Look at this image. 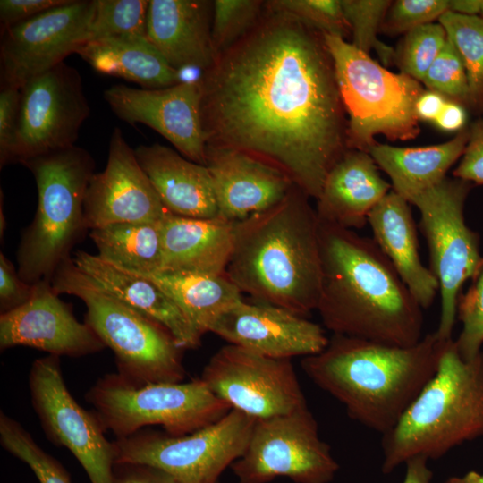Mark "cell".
Segmentation results:
<instances>
[{
    "label": "cell",
    "mask_w": 483,
    "mask_h": 483,
    "mask_svg": "<svg viewBox=\"0 0 483 483\" xmlns=\"http://www.w3.org/2000/svg\"><path fill=\"white\" fill-rule=\"evenodd\" d=\"M199 80L207 144L280 168L317 199L329 170L349 149L346 113L324 35L266 8Z\"/></svg>",
    "instance_id": "6da1fadb"
},
{
    "label": "cell",
    "mask_w": 483,
    "mask_h": 483,
    "mask_svg": "<svg viewBox=\"0 0 483 483\" xmlns=\"http://www.w3.org/2000/svg\"><path fill=\"white\" fill-rule=\"evenodd\" d=\"M321 292L317 309L341 335L408 347L422 336V308L374 239L320 223Z\"/></svg>",
    "instance_id": "7a4b0ae2"
},
{
    "label": "cell",
    "mask_w": 483,
    "mask_h": 483,
    "mask_svg": "<svg viewBox=\"0 0 483 483\" xmlns=\"http://www.w3.org/2000/svg\"><path fill=\"white\" fill-rule=\"evenodd\" d=\"M309 196L294 185L271 208L233 223L225 275L258 302L305 317L322 284L320 223Z\"/></svg>",
    "instance_id": "3957f363"
},
{
    "label": "cell",
    "mask_w": 483,
    "mask_h": 483,
    "mask_svg": "<svg viewBox=\"0 0 483 483\" xmlns=\"http://www.w3.org/2000/svg\"><path fill=\"white\" fill-rule=\"evenodd\" d=\"M445 342L435 332L408 347L333 335L301 368L350 418L384 435L435 376Z\"/></svg>",
    "instance_id": "277c9868"
},
{
    "label": "cell",
    "mask_w": 483,
    "mask_h": 483,
    "mask_svg": "<svg viewBox=\"0 0 483 483\" xmlns=\"http://www.w3.org/2000/svg\"><path fill=\"white\" fill-rule=\"evenodd\" d=\"M483 436V352L465 360L446 340L435 376L382 435V472L409 459H438L453 447Z\"/></svg>",
    "instance_id": "5b68a950"
},
{
    "label": "cell",
    "mask_w": 483,
    "mask_h": 483,
    "mask_svg": "<svg viewBox=\"0 0 483 483\" xmlns=\"http://www.w3.org/2000/svg\"><path fill=\"white\" fill-rule=\"evenodd\" d=\"M22 165L35 178L38 206L18 245L17 271L23 281L35 284L51 281L87 231L83 201L95 162L85 148L74 145Z\"/></svg>",
    "instance_id": "8992f818"
},
{
    "label": "cell",
    "mask_w": 483,
    "mask_h": 483,
    "mask_svg": "<svg viewBox=\"0 0 483 483\" xmlns=\"http://www.w3.org/2000/svg\"><path fill=\"white\" fill-rule=\"evenodd\" d=\"M51 285L74 295L87 309V323L114 354L117 372L135 385L183 382L184 349L161 324L134 309L81 272L72 258L55 270Z\"/></svg>",
    "instance_id": "52a82bcc"
},
{
    "label": "cell",
    "mask_w": 483,
    "mask_h": 483,
    "mask_svg": "<svg viewBox=\"0 0 483 483\" xmlns=\"http://www.w3.org/2000/svg\"><path fill=\"white\" fill-rule=\"evenodd\" d=\"M323 35L348 115V148L368 152L380 134L392 141L416 138L420 127L415 104L424 91L420 81L388 71L339 36Z\"/></svg>",
    "instance_id": "ba28073f"
},
{
    "label": "cell",
    "mask_w": 483,
    "mask_h": 483,
    "mask_svg": "<svg viewBox=\"0 0 483 483\" xmlns=\"http://www.w3.org/2000/svg\"><path fill=\"white\" fill-rule=\"evenodd\" d=\"M104 428L124 438L149 426L183 436L223 418L232 408L200 379L189 382L132 384L118 373L106 374L87 392Z\"/></svg>",
    "instance_id": "9c48e42d"
},
{
    "label": "cell",
    "mask_w": 483,
    "mask_h": 483,
    "mask_svg": "<svg viewBox=\"0 0 483 483\" xmlns=\"http://www.w3.org/2000/svg\"><path fill=\"white\" fill-rule=\"evenodd\" d=\"M255 421L232 409L219 420L183 436L144 428L113 441L116 464L148 465L177 483H217L244 453Z\"/></svg>",
    "instance_id": "30bf717a"
},
{
    "label": "cell",
    "mask_w": 483,
    "mask_h": 483,
    "mask_svg": "<svg viewBox=\"0 0 483 483\" xmlns=\"http://www.w3.org/2000/svg\"><path fill=\"white\" fill-rule=\"evenodd\" d=\"M473 184L446 177L417 195L411 204L420 214L419 228L428 243L430 267L439 284L440 320L435 332L452 338L462 287L476 275L483 257L479 235L465 223L464 206Z\"/></svg>",
    "instance_id": "8fae6325"
},
{
    "label": "cell",
    "mask_w": 483,
    "mask_h": 483,
    "mask_svg": "<svg viewBox=\"0 0 483 483\" xmlns=\"http://www.w3.org/2000/svg\"><path fill=\"white\" fill-rule=\"evenodd\" d=\"M231 468L239 483H268L278 477L295 483H329L339 464L306 406L257 419L244 453Z\"/></svg>",
    "instance_id": "7c38bea8"
},
{
    "label": "cell",
    "mask_w": 483,
    "mask_h": 483,
    "mask_svg": "<svg viewBox=\"0 0 483 483\" xmlns=\"http://www.w3.org/2000/svg\"><path fill=\"white\" fill-rule=\"evenodd\" d=\"M31 403L46 437L67 448L90 483H114L116 454L94 411L82 408L63 377L60 357L48 354L33 361L29 374Z\"/></svg>",
    "instance_id": "4fadbf2b"
},
{
    "label": "cell",
    "mask_w": 483,
    "mask_h": 483,
    "mask_svg": "<svg viewBox=\"0 0 483 483\" xmlns=\"http://www.w3.org/2000/svg\"><path fill=\"white\" fill-rule=\"evenodd\" d=\"M200 379L232 409L256 420L308 406L291 360L270 358L238 345L221 347Z\"/></svg>",
    "instance_id": "5bb4252c"
},
{
    "label": "cell",
    "mask_w": 483,
    "mask_h": 483,
    "mask_svg": "<svg viewBox=\"0 0 483 483\" xmlns=\"http://www.w3.org/2000/svg\"><path fill=\"white\" fill-rule=\"evenodd\" d=\"M90 114L78 70L64 62L21 89L13 163L75 145Z\"/></svg>",
    "instance_id": "9a60e30c"
},
{
    "label": "cell",
    "mask_w": 483,
    "mask_h": 483,
    "mask_svg": "<svg viewBox=\"0 0 483 483\" xmlns=\"http://www.w3.org/2000/svg\"><path fill=\"white\" fill-rule=\"evenodd\" d=\"M95 3L69 0L1 31V88L21 89L75 54L88 39Z\"/></svg>",
    "instance_id": "2e32d148"
},
{
    "label": "cell",
    "mask_w": 483,
    "mask_h": 483,
    "mask_svg": "<svg viewBox=\"0 0 483 483\" xmlns=\"http://www.w3.org/2000/svg\"><path fill=\"white\" fill-rule=\"evenodd\" d=\"M103 97L119 119L132 126L148 125L187 159L206 165L207 136L201 120L199 79L161 89L118 84L106 89Z\"/></svg>",
    "instance_id": "e0dca14e"
},
{
    "label": "cell",
    "mask_w": 483,
    "mask_h": 483,
    "mask_svg": "<svg viewBox=\"0 0 483 483\" xmlns=\"http://www.w3.org/2000/svg\"><path fill=\"white\" fill-rule=\"evenodd\" d=\"M168 212L134 149L118 127L112 131L105 169L94 173L86 189L83 213L87 230L117 223L160 221Z\"/></svg>",
    "instance_id": "ac0fdd59"
},
{
    "label": "cell",
    "mask_w": 483,
    "mask_h": 483,
    "mask_svg": "<svg viewBox=\"0 0 483 483\" xmlns=\"http://www.w3.org/2000/svg\"><path fill=\"white\" fill-rule=\"evenodd\" d=\"M27 346L50 355L83 357L106 345L85 322L73 315L71 304L59 298L51 283L35 284L32 298L21 307L0 315V349Z\"/></svg>",
    "instance_id": "d6986e66"
},
{
    "label": "cell",
    "mask_w": 483,
    "mask_h": 483,
    "mask_svg": "<svg viewBox=\"0 0 483 483\" xmlns=\"http://www.w3.org/2000/svg\"><path fill=\"white\" fill-rule=\"evenodd\" d=\"M259 354L289 359L322 352L329 339L318 324L285 309L244 300L224 311L210 331Z\"/></svg>",
    "instance_id": "ffe728a7"
},
{
    "label": "cell",
    "mask_w": 483,
    "mask_h": 483,
    "mask_svg": "<svg viewBox=\"0 0 483 483\" xmlns=\"http://www.w3.org/2000/svg\"><path fill=\"white\" fill-rule=\"evenodd\" d=\"M218 215L234 223L281 201L295 185L280 168L244 151L207 144Z\"/></svg>",
    "instance_id": "44dd1931"
},
{
    "label": "cell",
    "mask_w": 483,
    "mask_h": 483,
    "mask_svg": "<svg viewBox=\"0 0 483 483\" xmlns=\"http://www.w3.org/2000/svg\"><path fill=\"white\" fill-rule=\"evenodd\" d=\"M212 17L211 1L149 0L147 38L173 68L204 72L216 60Z\"/></svg>",
    "instance_id": "7402d4cb"
},
{
    "label": "cell",
    "mask_w": 483,
    "mask_h": 483,
    "mask_svg": "<svg viewBox=\"0 0 483 483\" xmlns=\"http://www.w3.org/2000/svg\"><path fill=\"white\" fill-rule=\"evenodd\" d=\"M391 187L368 152L348 149L329 170L316 199L319 223L362 228Z\"/></svg>",
    "instance_id": "603a6c76"
},
{
    "label": "cell",
    "mask_w": 483,
    "mask_h": 483,
    "mask_svg": "<svg viewBox=\"0 0 483 483\" xmlns=\"http://www.w3.org/2000/svg\"><path fill=\"white\" fill-rule=\"evenodd\" d=\"M134 151L169 213L191 218L217 217L213 182L206 165L158 143L140 145Z\"/></svg>",
    "instance_id": "cb8c5ba5"
},
{
    "label": "cell",
    "mask_w": 483,
    "mask_h": 483,
    "mask_svg": "<svg viewBox=\"0 0 483 483\" xmlns=\"http://www.w3.org/2000/svg\"><path fill=\"white\" fill-rule=\"evenodd\" d=\"M411 204L391 190L369 212L374 241L422 309L431 306L439 284L419 254Z\"/></svg>",
    "instance_id": "d4e9b609"
},
{
    "label": "cell",
    "mask_w": 483,
    "mask_h": 483,
    "mask_svg": "<svg viewBox=\"0 0 483 483\" xmlns=\"http://www.w3.org/2000/svg\"><path fill=\"white\" fill-rule=\"evenodd\" d=\"M75 266L121 301L165 326L185 349H195L202 335L176 303L152 280L123 270L97 254L77 250Z\"/></svg>",
    "instance_id": "484cf974"
},
{
    "label": "cell",
    "mask_w": 483,
    "mask_h": 483,
    "mask_svg": "<svg viewBox=\"0 0 483 483\" xmlns=\"http://www.w3.org/2000/svg\"><path fill=\"white\" fill-rule=\"evenodd\" d=\"M162 229V271L225 275L233 248V223L166 212Z\"/></svg>",
    "instance_id": "4316f807"
},
{
    "label": "cell",
    "mask_w": 483,
    "mask_h": 483,
    "mask_svg": "<svg viewBox=\"0 0 483 483\" xmlns=\"http://www.w3.org/2000/svg\"><path fill=\"white\" fill-rule=\"evenodd\" d=\"M469 140V127L444 143L401 148L376 142L368 153L390 178L392 190L410 204L419 193L444 181L462 157Z\"/></svg>",
    "instance_id": "83f0119b"
},
{
    "label": "cell",
    "mask_w": 483,
    "mask_h": 483,
    "mask_svg": "<svg viewBox=\"0 0 483 483\" xmlns=\"http://www.w3.org/2000/svg\"><path fill=\"white\" fill-rule=\"evenodd\" d=\"M96 72L137 83L142 89H161L180 83L173 68L145 37H114L91 40L75 52Z\"/></svg>",
    "instance_id": "f1b7e54d"
},
{
    "label": "cell",
    "mask_w": 483,
    "mask_h": 483,
    "mask_svg": "<svg viewBox=\"0 0 483 483\" xmlns=\"http://www.w3.org/2000/svg\"><path fill=\"white\" fill-rule=\"evenodd\" d=\"M146 277L176 303L202 335L224 311L243 300L226 275L159 271Z\"/></svg>",
    "instance_id": "f546056e"
},
{
    "label": "cell",
    "mask_w": 483,
    "mask_h": 483,
    "mask_svg": "<svg viewBox=\"0 0 483 483\" xmlns=\"http://www.w3.org/2000/svg\"><path fill=\"white\" fill-rule=\"evenodd\" d=\"M89 237L97 255L123 270L143 276L163 270L162 220L113 224L90 230Z\"/></svg>",
    "instance_id": "4dcf8cb0"
},
{
    "label": "cell",
    "mask_w": 483,
    "mask_h": 483,
    "mask_svg": "<svg viewBox=\"0 0 483 483\" xmlns=\"http://www.w3.org/2000/svg\"><path fill=\"white\" fill-rule=\"evenodd\" d=\"M438 22L463 63L470 91L469 108L483 115V18L448 11Z\"/></svg>",
    "instance_id": "1f68e13d"
},
{
    "label": "cell",
    "mask_w": 483,
    "mask_h": 483,
    "mask_svg": "<svg viewBox=\"0 0 483 483\" xmlns=\"http://www.w3.org/2000/svg\"><path fill=\"white\" fill-rule=\"evenodd\" d=\"M0 444L28 465L39 483H72L62 464L45 452L18 421L3 411L0 413Z\"/></svg>",
    "instance_id": "d6a6232c"
},
{
    "label": "cell",
    "mask_w": 483,
    "mask_h": 483,
    "mask_svg": "<svg viewBox=\"0 0 483 483\" xmlns=\"http://www.w3.org/2000/svg\"><path fill=\"white\" fill-rule=\"evenodd\" d=\"M88 41L114 37L147 38L149 0H95Z\"/></svg>",
    "instance_id": "836d02e7"
},
{
    "label": "cell",
    "mask_w": 483,
    "mask_h": 483,
    "mask_svg": "<svg viewBox=\"0 0 483 483\" xmlns=\"http://www.w3.org/2000/svg\"><path fill=\"white\" fill-rule=\"evenodd\" d=\"M350 26L352 44L369 54L377 52L383 66L394 63L395 50L377 35L392 4L390 0H340Z\"/></svg>",
    "instance_id": "e575fe53"
},
{
    "label": "cell",
    "mask_w": 483,
    "mask_h": 483,
    "mask_svg": "<svg viewBox=\"0 0 483 483\" xmlns=\"http://www.w3.org/2000/svg\"><path fill=\"white\" fill-rule=\"evenodd\" d=\"M263 6L265 4L258 0L213 1L211 34L216 58L258 24Z\"/></svg>",
    "instance_id": "d590c367"
},
{
    "label": "cell",
    "mask_w": 483,
    "mask_h": 483,
    "mask_svg": "<svg viewBox=\"0 0 483 483\" xmlns=\"http://www.w3.org/2000/svg\"><path fill=\"white\" fill-rule=\"evenodd\" d=\"M446 41V31L439 22L413 29L395 50L394 63L402 73L421 82Z\"/></svg>",
    "instance_id": "8d00e7d4"
},
{
    "label": "cell",
    "mask_w": 483,
    "mask_h": 483,
    "mask_svg": "<svg viewBox=\"0 0 483 483\" xmlns=\"http://www.w3.org/2000/svg\"><path fill=\"white\" fill-rule=\"evenodd\" d=\"M267 10L286 13L322 34L351 35L340 0H273L265 4Z\"/></svg>",
    "instance_id": "74e56055"
},
{
    "label": "cell",
    "mask_w": 483,
    "mask_h": 483,
    "mask_svg": "<svg viewBox=\"0 0 483 483\" xmlns=\"http://www.w3.org/2000/svg\"><path fill=\"white\" fill-rule=\"evenodd\" d=\"M471 280L467 292L459 296L456 312L462 328L454 343L465 360L475 358L483 345V260Z\"/></svg>",
    "instance_id": "f35d334b"
},
{
    "label": "cell",
    "mask_w": 483,
    "mask_h": 483,
    "mask_svg": "<svg viewBox=\"0 0 483 483\" xmlns=\"http://www.w3.org/2000/svg\"><path fill=\"white\" fill-rule=\"evenodd\" d=\"M421 83L428 89L439 92L447 99L469 108L470 91L465 68L460 55L448 38Z\"/></svg>",
    "instance_id": "ab89813d"
},
{
    "label": "cell",
    "mask_w": 483,
    "mask_h": 483,
    "mask_svg": "<svg viewBox=\"0 0 483 483\" xmlns=\"http://www.w3.org/2000/svg\"><path fill=\"white\" fill-rule=\"evenodd\" d=\"M450 0H397L392 2L381 25L389 35L406 34L432 23L449 11Z\"/></svg>",
    "instance_id": "60d3db41"
},
{
    "label": "cell",
    "mask_w": 483,
    "mask_h": 483,
    "mask_svg": "<svg viewBox=\"0 0 483 483\" xmlns=\"http://www.w3.org/2000/svg\"><path fill=\"white\" fill-rule=\"evenodd\" d=\"M21 89L1 88L0 91V167L12 164L16 140Z\"/></svg>",
    "instance_id": "b9f144b4"
},
{
    "label": "cell",
    "mask_w": 483,
    "mask_h": 483,
    "mask_svg": "<svg viewBox=\"0 0 483 483\" xmlns=\"http://www.w3.org/2000/svg\"><path fill=\"white\" fill-rule=\"evenodd\" d=\"M35 284L23 281L13 262L0 253V315L16 309L33 296Z\"/></svg>",
    "instance_id": "7bdbcfd3"
},
{
    "label": "cell",
    "mask_w": 483,
    "mask_h": 483,
    "mask_svg": "<svg viewBox=\"0 0 483 483\" xmlns=\"http://www.w3.org/2000/svg\"><path fill=\"white\" fill-rule=\"evenodd\" d=\"M453 174L472 184H483V115L469 126V140Z\"/></svg>",
    "instance_id": "ee69618b"
},
{
    "label": "cell",
    "mask_w": 483,
    "mask_h": 483,
    "mask_svg": "<svg viewBox=\"0 0 483 483\" xmlns=\"http://www.w3.org/2000/svg\"><path fill=\"white\" fill-rule=\"evenodd\" d=\"M69 0H1V31L25 21L43 12L66 4Z\"/></svg>",
    "instance_id": "f6af8a7d"
},
{
    "label": "cell",
    "mask_w": 483,
    "mask_h": 483,
    "mask_svg": "<svg viewBox=\"0 0 483 483\" xmlns=\"http://www.w3.org/2000/svg\"><path fill=\"white\" fill-rule=\"evenodd\" d=\"M114 483H177L166 473L142 464L117 463Z\"/></svg>",
    "instance_id": "bcb514c9"
},
{
    "label": "cell",
    "mask_w": 483,
    "mask_h": 483,
    "mask_svg": "<svg viewBox=\"0 0 483 483\" xmlns=\"http://www.w3.org/2000/svg\"><path fill=\"white\" fill-rule=\"evenodd\" d=\"M466 107L448 99L434 123L441 131L446 132H459L466 127Z\"/></svg>",
    "instance_id": "7dc6e473"
},
{
    "label": "cell",
    "mask_w": 483,
    "mask_h": 483,
    "mask_svg": "<svg viewBox=\"0 0 483 483\" xmlns=\"http://www.w3.org/2000/svg\"><path fill=\"white\" fill-rule=\"evenodd\" d=\"M447 100L439 92L424 89L415 104V113L419 121L434 123Z\"/></svg>",
    "instance_id": "c3c4849f"
},
{
    "label": "cell",
    "mask_w": 483,
    "mask_h": 483,
    "mask_svg": "<svg viewBox=\"0 0 483 483\" xmlns=\"http://www.w3.org/2000/svg\"><path fill=\"white\" fill-rule=\"evenodd\" d=\"M428 459L418 456L409 459L402 483H431L433 472L428 467Z\"/></svg>",
    "instance_id": "681fc988"
},
{
    "label": "cell",
    "mask_w": 483,
    "mask_h": 483,
    "mask_svg": "<svg viewBox=\"0 0 483 483\" xmlns=\"http://www.w3.org/2000/svg\"><path fill=\"white\" fill-rule=\"evenodd\" d=\"M482 0H450L449 11L462 15H479Z\"/></svg>",
    "instance_id": "f907efd6"
},
{
    "label": "cell",
    "mask_w": 483,
    "mask_h": 483,
    "mask_svg": "<svg viewBox=\"0 0 483 483\" xmlns=\"http://www.w3.org/2000/svg\"><path fill=\"white\" fill-rule=\"evenodd\" d=\"M445 483H483V474L472 470L462 477H451Z\"/></svg>",
    "instance_id": "816d5d0a"
},
{
    "label": "cell",
    "mask_w": 483,
    "mask_h": 483,
    "mask_svg": "<svg viewBox=\"0 0 483 483\" xmlns=\"http://www.w3.org/2000/svg\"><path fill=\"white\" fill-rule=\"evenodd\" d=\"M2 199H3V195H2V191H1V205H0V235H1V239L3 237V234H4V229H5V219L4 217H3V203H2Z\"/></svg>",
    "instance_id": "f5cc1de1"
},
{
    "label": "cell",
    "mask_w": 483,
    "mask_h": 483,
    "mask_svg": "<svg viewBox=\"0 0 483 483\" xmlns=\"http://www.w3.org/2000/svg\"><path fill=\"white\" fill-rule=\"evenodd\" d=\"M480 16L483 18V0L481 2V10H480Z\"/></svg>",
    "instance_id": "db71d44e"
},
{
    "label": "cell",
    "mask_w": 483,
    "mask_h": 483,
    "mask_svg": "<svg viewBox=\"0 0 483 483\" xmlns=\"http://www.w3.org/2000/svg\"><path fill=\"white\" fill-rule=\"evenodd\" d=\"M217 483H219V482H217Z\"/></svg>",
    "instance_id": "11a10c76"
}]
</instances>
